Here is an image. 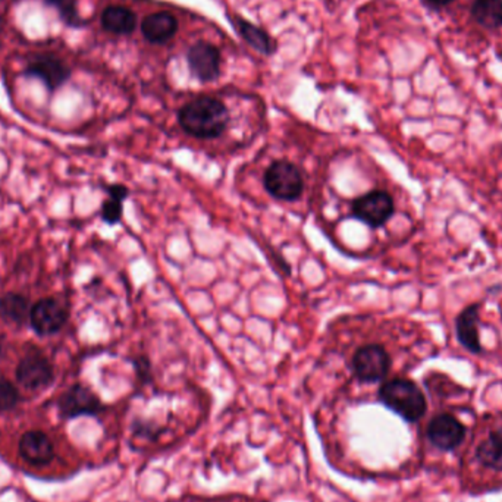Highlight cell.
<instances>
[{
	"instance_id": "obj_8",
	"label": "cell",
	"mask_w": 502,
	"mask_h": 502,
	"mask_svg": "<svg viewBox=\"0 0 502 502\" xmlns=\"http://www.w3.org/2000/svg\"><path fill=\"white\" fill-rule=\"evenodd\" d=\"M26 77L37 78L43 84L46 85V89L53 93L56 90L60 89L65 82L71 78V68L65 64L64 60L59 59L58 56L51 53H42V55H35L28 60L26 69H24Z\"/></svg>"
},
{
	"instance_id": "obj_22",
	"label": "cell",
	"mask_w": 502,
	"mask_h": 502,
	"mask_svg": "<svg viewBox=\"0 0 502 502\" xmlns=\"http://www.w3.org/2000/svg\"><path fill=\"white\" fill-rule=\"evenodd\" d=\"M124 201L116 200L109 197L107 200L103 201L102 208H100V217L102 221L107 225H116L120 224L122 219V213H124Z\"/></svg>"
},
{
	"instance_id": "obj_26",
	"label": "cell",
	"mask_w": 502,
	"mask_h": 502,
	"mask_svg": "<svg viewBox=\"0 0 502 502\" xmlns=\"http://www.w3.org/2000/svg\"><path fill=\"white\" fill-rule=\"evenodd\" d=\"M425 2L432 8H443V6L452 4L454 0H425Z\"/></svg>"
},
{
	"instance_id": "obj_27",
	"label": "cell",
	"mask_w": 502,
	"mask_h": 502,
	"mask_svg": "<svg viewBox=\"0 0 502 502\" xmlns=\"http://www.w3.org/2000/svg\"><path fill=\"white\" fill-rule=\"evenodd\" d=\"M4 336L0 335V357L4 356Z\"/></svg>"
},
{
	"instance_id": "obj_2",
	"label": "cell",
	"mask_w": 502,
	"mask_h": 502,
	"mask_svg": "<svg viewBox=\"0 0 502 502\" xmlns=\"http://www.w3.org/2000/svg\"><path fill=\"white\" fill-rule=\"evenodd\" d=\"M379 401L387 409L409 423L420 420L427 410V401L418 383L410 379L396 378L379 388Z\"/></svg>"
},
{
	"instance_id": "obj_4",
	"label": "cell",
	"mask_w": 502,
	"mask_h": 502,
	"mask_svg": "<svg viewBox=\"0 0 502 502\" xmlns=\"http://www.w3.org/2000/svg\"><path fill=\"white\" fill-rule=\"evenodd\" d=\"M351 366L360 382L375 383L387 378L391 369V357L382 345H363L354 353Z\"/></svg>"
},
{
	"instance_id": "obj_10",
	"label": "cell",
	"mask_w": 502,
	"mask_h": 502,
	"mask_svg": "<svg viewBox=\"0 0 502 502\" xmlns=\"http://www.w3.org/2000/svg\"><path fill=\"white\" fill-rule=\"evenodd\" d=\"M221 51L212 43L200 40L188 47V68L200 82H216L221 75Z\"/></svg>"
},
{
	"instance_id": "obj_6",
	"label": "cell",
	"mask_w": 502,
	"mask_h": 502,
	"mask_svg": "<svg viewBox=\"0 0 502 502\" xmlns=\"http://www.w3.org/2000/svg\"><path fill=\"white\" fill-rule=\"evenodd\" d=\"M58 412L62 419H77L82 416H98L105 410L102 401L82 383H75L58 398Z\"/></svg>"
},
{
	"instance_id": "obj_11",
	"label": "cell",
	"mask_w": 502,
	"mask_h": 502,
	"mask_svg": "<svg viewBox=\"0 0 502 502\" xmlns=\"http://www.w3.org/2000/svg\"><path fill=\"white\" fill-rule=\"evenodd\" d=\"M467 429L456 416L450 413L436 414L427 425L426 435L429 443L441 451H454L466 439Z\"/></svg>"
},
{
	"instance_id": "obj_3",
	"label": "cell",
	"mask_w": 502,
	"mask_h": 502,
	"mask_svg": "<svg viewBox=\"0 0 502 502\" xmlns=\"http://www.w3.org/2000/svg\"><path fill=\"white\" fill-rule=\"evenodd\" d=\"M263 184L266 192L278 200H297L304 190L302 172L288 161H275L264 172Z\"/></svg>"
},
{
	"instance_id": "obj_16",
	"label": "cell",
	"mask_w": 502,
	"mask_h": 502,
	"mask_svg": "<svg viewBox=\"0 0 502 502\" xmlns=\"http://www.w3.org/2000/svg\"><path fill=\"white\" fill-rule=\"evenodd\" d=\"M31 304L26 295L6 293L0 297V320L8 325L22 326L30 320Z\"/></svg>"
},
{
	"instance_id": "obj_23",
	"label": "cell",
	"mask_w": 502,
	"mask_h": 502,
	"mask_svg": "<svg viewBox=\"0 0 502 502\" xmlns=\"http://www.w3.org/2000/svg\"><path fill=\"white\" fill-rule=\"evenodd\" d=\"M134 432H136V435L145 436V438L154 439L158 438L159 426L152 425L149 421H136Z\"/></svg>"
},
{
	"instance_id": "obj_19",
	"label": "cell",
	"mask_w": 502,
	"mask_h": 502,
	"mask_svg": "<svg viewBox=\"0 0 502 502\" xmlns=\"http://www.w3.org/2000/svg\"><path fill=\"white\" fill-rule=\"evenodd\" d=\"M475 21L488 30L502 27V0H475L472 4Z\"/></svg>"
},
{
	"instance_id": "obj_14",
	"label": "cell",
	"mask_w": 502,
	"mask_h": 502,
	"mask_svg": "<svg viewBox=\"0 0 502 502\" xmlns=\"http://www.w3.org/2000/svg\"><path fill=\"white\" fill-rule=\"evenodd\" d=\"M479 322V306L472 304L461 311L456 322L457 340L463 345L464 349L470 353L481 354L482 345L477 331Z\"/></svg>"
},
{
	"instance_id": "obj_7",
	"label": "cell",
	"mask_w": 502,
	"mask_h": 502,
	"mask_svg": "<svg viewBox=\"0 0 502 502\" xmlns=\"http://www.w3.org/2000/svg\"><path fill=\"white\" fill-rule=\"evenodd\" d=\"M351 212L353 216L357 217L363 224L371 228H379L391 219L396 212V205L387 192L373 190L357 197L351 205Z\"/></svg>"
},
{
	"instance_id": "obj_13",
	"label": "cell",
	"mask_w": 502,
	"mask_h": 502,
	"mask_svg": "<svg viewBox=\"0 0 502 502\" xmlns=\"http://www.w3.org/2000/svg\"><path fill=\"white\" fill-rule=\"evenodd\" d=\"M178 20L169 12L150 13L141 22V33L152 44H165L178 33Z\"/></svg>"
},
{
	"instance_id": "obj_15",
	"label": "cell",
	"mask_w": 502,
	"mask_h": 502,
	"mask_svg": "<svg viewBox=\"0 0 502 502\" xmlns=\"http://www.w3.org/2000/svg\"><path fill=\"white\" fill-rule=\"evenodd\" d=\"M100 22L105 31L115 35H129L137 27V15L131 9L112 4L102 12Z\"/></svg>"
},
{
	"instance_id": "obj_24",
	"label": "cell",
	"mask_w": 502,
	"mask_h": 502,
	"mask_svg": "<svg viewBox=\"0 0 502 502\" xmlns=\"http://www.w3.org/2000/svg\"><path fill=\"white\" fill-rule=\"evenodd\" d=\"M107 196L116 200L124 201L129 196V190H128L122 184H111L106 187Z\"/></svg>"
},
{
	"instance_id": "obj_17",
	"label": "cell",
	"mask_w": 502,
	"mask_h": 502,
	"mask_svg": "<svg viewBox=\"0 0 502 502\" xmlns=\"http://www.w3.org/2000/svg\"><path fill=\"white\" fill-rule=\"evenodd\" d=\"M232 26L237 28L244 42L262 55L272 56L277 51V43L273 42L272 37L262 27L255 26L241 17L232 18Z\"/></svg>"
},
{
	"instance_id": "obj_18",
	"label": "cell",
	"mask_w": 502,
	"mask_h": 502,
	"mask_svg": "<svg viewBox=\"0 0 502 502\" xmlns=\"http://www.w3.org/2000/svg\"><path fill=\"white\" fill-rule=\"evenodd\" d=\"M476 459L483 467L502 472V421L477 445Z\"/></svg>"
},
{
	"instance_id": "obj_20",
	"label": "cell",
	"mask_w": 502,
	"mask_h": 502,
	"mask_svg": "<svg viewBox=\"0 0 502 502\" xmlns=\"http://www.w3.org/2000/svg\"><path fill=\"white\" fill-rule=\"evenodd\" d=\"M47 6L55 8L59 13L60 20L68 27L80 28L85 26V21L82 15L78 13L77 0H44Z\"/></svg>"
},
{
	"instance_id": "obj_12",
	"label": "cell",
	"mask_w": 502,
	"mask_h": 502,
	"mask_svg": "<svg viewBox=\"0 0 502 502\" xmlns=\"http://www.w3.org/2000/svg\"><path fill=\"white\" fill-rule=\"evenodd\" d=\"M20 454L33 466H46L55 459V447L42 430H30L20 439Z\"/></svg>"
},
{
	"instance_id": "obj_9",
	"label": "cell",
	"mask_w": 502,
	"mask_h": 502,
	"mask_svg": "<svg viewBox=\"0 0 502 502\" xmlns=\"http://www.w3.org/2000/svg\"><path fill=\"white\" fill-rule=\"evenodd\" d=\"M15 376L18 383L28 391H42L55 380V369L46 356L31 353L20 360Z\"/></svg>"
},
{
	"instance_id": "obj_1",
	"label": "cell",
	"mask_w": 502,
	"mask_h": 502,
	"mask_svg": "<svg viewBox=\"0 0 502 502\" xmlns=\"http://www.w3.org/2000/svg\"><path fill=\"white\" fill-rule=\"evenodd\" d=\"M178 122L188 136L216 138L228 127L230 114L221 100L201 96L179 109Z\"/></svg>"
},
{
	"instance_id": "obj_25",
	"label": "cell",
	"mask_w": 502,
	"mask_h": 502,
	"mask_svg": "<svg viewBox=\"0 0 502 502\" xmlns=\"http://www.w3.org/2000/svg\"><path fill=\"white\" fill-rule=\"evenodd\" d=\"M134 367H136L137 375L143 380L150 379V363L145 357L134 358Z\"/></svg>"
},
{
	"instance_id": "obj_5",
	"label": "cell",
	"mask_w": 502,
	"mask_h": 502,
	"mask_svg": "<svg viewBox=\"0 0 502 502\" xmlns=\"http://www.w3.org/2000/svg\"><path fill=\"white\" fill-rule=\"evenodd\" d=\"M67 307L53 297L42 298L31 306L30 324L35 335L53 336L59 333L68 322Z\"/></svg>"
},
{
	"instance_id": "obj_21",
	"label": "cell",
	"mask_w": 502,
	"mask_h": 502,
	"mask_svg": "<svg viewBox=\"0 0 502 502\" xmlns=\"http://www.w3.org/2000/svg\"><path fill=\"white\" fill-rule=\"evenodd\" d=\"M21 403V394L8 379H0V413L15 409Z\"/></svg>"
}]
</instances>
